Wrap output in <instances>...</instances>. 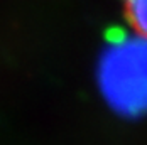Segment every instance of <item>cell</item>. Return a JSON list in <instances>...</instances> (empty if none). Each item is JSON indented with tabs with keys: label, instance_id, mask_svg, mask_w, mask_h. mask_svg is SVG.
<instances>
[{
	"label": "cell",
	"instance_id": "1",
	"mask_svg": "<svg viewBox=\"0 0 147 145\" xmlns=\"http://www.w3.org/2000/svg\"><path fill=\"white\" fill-rule=\"evenodd\" d=\"M98 85L107 105L123 116L147 115V37L117 30L98 64Z\"/></svg>",
	"mask_w": 147,
	"mask_h": 145
},
{
	"label": "cell",
	"instance_id": "2",
	"mask_svg": "<svg viewBox=\"0 0 147 145\" xmlns=\"http://www.w3.org/2000/svg\"><path fill=\"white\" fill-rule=\"evenodd\" d=\"M125 12L134 32L147 37V0H125Z\"/></svg>",
	"mask_w": 147,
	"mask_h": 145
}]
</instances>
